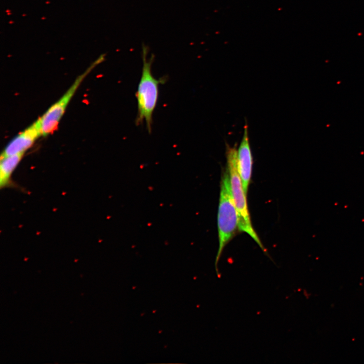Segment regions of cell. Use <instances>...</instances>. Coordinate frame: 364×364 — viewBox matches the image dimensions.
<instances>
[{
    "label": "cell",
    "mask_w": 364,
    "mask_h": 364,
    "mask_svg": "<svg viewBox=\"0 0 364 364\" xmlns=\"http://www.w3.org/2000/svg\"><path fill=\"white\" fill-rule=\"evenodd\" d=\"M253 157L249 143L247 122L242 140L238 149V167L245 193L247 195L252 176Z\"/></svg>",
    "instance_id": "cell-5"
},
{
    "label": "cell",
    "mask_w": 364,
    "mask_h": 364,
    "mask_svg": "<svg viewBox=\"0 0 364 364\" xmlns=\"http://www.w3.org/2000/svg\"><path fill=\"white\" fill-rule=\"evenodd\" d=\"M24 153L1 156L0 161V187L1 189L12 186L11 177Z\"/></svg>",
    "instance_id": "cell-7"
},
{
    "label": "cell",
    "mask_w": 364,
    "mask_h": 364,
    "mask_svg": "<svg viewBox=\"0 0 364 364\" xmlns=\"http://www.w3.org/2000/svg\"><path fill=\"white\" fill-rule=\"evenodd\" d=\"M217 228L219 245L215 267L216 274L219 276L220 274L217 265L223 250L239 230L238 213L231 192L230 175L226 167L222 174L220 181Z\"/></svg>",
    "instance_id": "cell-2"
},
{
    "label": "cell",
    "mask_w": 364,
    "mask_h": 364,
    "mask_svg": "<svg viewBox=\"0 0 364 364\" xmlns=\"http://www.w3.org/2000/svg\"><path fill=\"white\" fill-rule=\"evenodd\" d=\"M41 135L42 132L40 122L38 118L14 138L6 147L1 156L24 153Z\"/></svg>",
    "instance_id": "cell-6"
},
{
    "label": "cell",
    "mask_w": 364,
    "mask_h": 364,
    "mask_svg": "<svg viewBox=\"0 0 364 364\" xmlns=\"http://www.w3.org/2000/svg\"><path fill=\"white\" fill-rule=\"evenodd\" d=\"M147 48L143 46V68L141 77L135 96L138 103V113L135 124L140 125L144 121L147 130L151 132L153 123V114L157 104L159 85L166 81L165 77L156 79L152 75L151 67L154 61L153 55L147 58Z\"/></svg>",
    "instance_id": "cell-1"
},
{
    "label": "cell",
    "mask_w": 364,
    "mask_h": 364,
    "mask_svg": "<svg viewBox=\"0 0 364 364\" xmlns=\"http://www.w3.org/2000/svg\"><path fill=\"white\" fill-rule=\"evenodd\" d=\"M226 168L228 169L231 192L238 216L239 231L247 234L264 252L267 251L254 229L249 212L247 195L244 192L238 167V150L236 145L226 143Z\"/></svg>",
    "instance_id": "cell-3"
},
{
    "label": "cell",
    "mask_w": 364,
    "mask_h": 364,
    "mask_svg": "<svg viewBox=\"0 0 364 364\" xmlns=\"http://www.w3.org/2000/svg\"><path fill=\"white\" fill-rule=\"evenodd\" d=\"M104 60V56H101L84 72L78 76L63 96L39 118L42 135H49L56 129L69 102L83 80L96 65Z\"/></svg>",
    "instance_id": "cell-4"
}]
</instances>
